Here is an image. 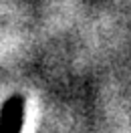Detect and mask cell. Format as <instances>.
Returning a JSON list of instances; mask_svg holds the SVG:
<instances>
[{"instance_id":"obj_1","label":"cell","mask_w":131,"mask_h":133,"mask_svg":"<svg viewBox=\"0 0 131 133\" xmlns=\"http://www.w3.org/2000/svg\"><path fill=\"white\" fill-rule=\"evenodd\" d=\"M26 113L24 95L14 93L0 107V133H22Z\"/></svg>"}]
</instances>
